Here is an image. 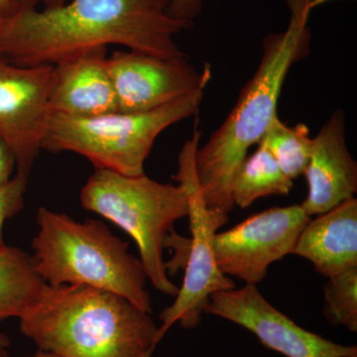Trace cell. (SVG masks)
Returning a JSON list of instances; mask_svg holds the SVG:
<instances>
[{
	"mask_svg": "<svg viewBox=\"0 0 357 357\" xmlns=\"http://www.w3.org/2000/svg\"><path fill=\"white\" fill-rule=\"evenodd\" d=\"M53 65L22 67L0 58V139L28 177L42 150L51 112Z\"/></svg>",
	"mask_w": 357,
	"mask_h": 357,
	"instance_id": "9",
	"label": "cell"
},
{
	"mask_svg": "<svg viewBox=\"0 0 357 357\" xmlns=\"http://www.w3.org/2000/svg\"><path fill=\"white\" fill-rule=\"evenodd\" d=\"M202 8L203 0H171L168 11L174 20L194 24Z\"/></svg>",
	"mask_w": 357,
	"mask_h": 357,
	"instance_id": "20",
	"label": "cell"
},
{
	"mask_svg": "<svg viewBox=\"0 0 357 357\" xmlns=\"http://www.w3.org/2000/svg\"><path fill=\"white\" fill-rule=\"evenodd\" d=\"M311 220L301 204L272 208L255 213L213 238L218 269L246 285H257L266 278L274 262L289 255L302 230Z\"/></svg>",
	"mask_w": 357,
	"mask_h": 357,
	"instance_id": "8",
	"label": "cell"
},
{
	"mask_svg": "<svg viewBox=\"0 0 357 357\" xmlns=\"http://www.w3.org/2000/svg\"><path fill=\"white\" fill-rule=\"evenodd\" d=\"M324 317L333 326L357 333V267L328 278L325 289Z\"/></svg>",
	"mask_w": 357,
	"mask_h": 357,
	"instance_id": "18",
	"label": "cell"
},
{
	"mask_svg": "<svg viewBox=\"0 0 357 357\" xmlns=\"http://www.w3.org/2000/svg\"><path fill=\"white\" fill-rule=\"evenodd\" d=\"M204 314L243 326L268 349L286 357H357L356 345L337 344L301 328L272 306L256 285L211 294Z\"/></svg>",
	"mask_w": 357,
	"mask_h": 357,
	"instance_id": "10",
	"label": "cell"
},
{
	"mask_svg": "<svg viewBox=\"0 0 357 357\" xmlns=\"http://www.w3.org/2000/svg\"><path fill=\"white\" fill-rule=\"evenodd\" d=\"M49 107L51 114L70 117L119 112L107 47L83 51L53 65Z\"/></svg>",
	"mask_w": 357,
	"mask_h": 357,
	"instance_id": "13",
	"label": "cell"
},
{
	"mask_svg": "<svg viewBox=\"0 0 357 357\" xmlns=\"http://www.w3.org/2000/svg\"><path fill=\"white\" fill-rule=\"evenodd\" d=\"M307 21L289 20L286 30L269 33L255 74L220 128L196 153L199 188L206 206L229 215L234 210L231 184L248 150L259 144L277 115V105L289 70L310 54Z\"/></svg>",
	"mask_w": 357,
	"mask_h": 357,
	"instance_id": "3",
	"label": "cell"
},
{
	"mask_svg": "<svg viewBox=\"0 0 357 357\" xmlns=\"http://www.w3.org/2000/svg\"><path fill=\"white\" fill-rule=\"evenodd\" d=\"M171 0H68L51 8H21L0 20V58L31 67L121 45L163 59H187L175 37L194 24L174 20Z\"/></svg>",
	"mask_w": 357,
	"mask_h": 357,
	"instance_id": "1",
	"label": "cell"
},
{
	"mask_svg": "<svg viewBox=\"0 0 357 357\" xmlns=\"http://www.w3.org/2000/svg\"><path fill=\"white\" fill-rule=\"evenodd\" d=\"M196 128L178 157L175 178L184 188L189 201L192 238L187 241L184 280L171 306L160 314L158 344L175 324L185 330L198 328L211 294L236 288V283L218 269L213 252L217 230L229 222V215L206 206L196 170V153L202 132Z\"/></svg>",
	"mask_w": 357,
	"mask_h": 357,
	"instance_id": "7",
	"label": "cell"
},
{
	"mask_svg": "<svg viewBox=\"0 0 357 357\" xmlns=\"http://www.w3.org/2000/svg\"><path fill=\"white\" fill-rule=\"evenodd\" d=\"M20 8V0H0V20L9 17Z\"/></svg>",
	"mask_w": 357,
	"mask_h": 357,
	"instance_id": "24",
	"label": "cell"
},
{
	"mask_svg": "<svg viewBox=\"0 0 357 357\" xmlns=\"http://www.w3.org/2000/svg\"><path fill=\"white\" fill-rule=\"evenodd\" d=\"M16 170L15 160L6 143L0 139V185L13 177Z\"/></svg>",
	"mask_w": 357,
	"mask_h": 357,
	"instance_id": "22",
	"label": "cell"
},
{
	"mask_svg": "<svg viewBox=\"0 0 357 357\" xmlns=\"http://www.w3.org/2000/svg\"><path fill=\"white\" fill-rule=\"evenodd\" d=\"M151 314L109 291L47 286L20 319V331L60 357H151L158 344Z\"/></svg>",
	"mask_w": 357,
	"mask_h": 357,
	"instance_id": "2",
	"label": "cell"
},
{
	"mask_svg": "<svg viewBox=\"0 0 357 357\" xmlns=\"http://www.w3.org/2000/svg\"><path fill=\"white\" fill-rule=\"evenodd\" d=\"M290 13V20L309 21L310 13L314 7L332 0H284Z\"/></svg>",
	"mask_w": 357,
	"mask_h": 357,
	"instance_id": "21",
	"label": "cell"
},
{
	"mask_svg": "<svg viewBox=\"0 0 357 357\" xmlns=\"http://www.w3.org/2000/svg\"><path fill=\"white\" fill-rule=\"evenodd\" d=\"M79 201L84 210L107 218L134 239L147 280L156 290L177 296L178 287L171 281L163 252L175 234V222L189 215L182 185L163 184L145 174L126 176L96 168L82 189Z\"/></svg>",
	"mask_w": 357,
	"mask_h": 357,
	"instance_id": "5",
	"label": "cell"
},
{
	"mask_svg": "<svg viewBox=\"0 0 357 357\" xmlns=\"http://www.w3.org/2000/svg\"><path fill=\"white\" fill-rule=\"evenodd\" d=\"M204 91H192L144 112H114L91 117L51 114L42 149L74 152L96 168L126 176L143 175L156 138L173 124L196 114Z\"/></svg>",
	"mask_w": 357,
	"mask_h": 357,
	"instance_id": "6",
	"label": "cell"
},
{
	"mask_svg": "<svg viewBox=\"0 0 357 357\" xmlns=\"http://www.w3.org/2000/svg\"><path fill=\"white\" fill-rule=\"evenodd\" d=\"M0 357H11L7 352L6 349H0Z\"/></svg>",
	"mask_w": 357,
	"mask_h": 357,
	"instance_id": "27",
	"label": "cell"
},
{
	"mask_svg": "<svg viewBox=\"0 0 357 357\" xmlns=\"http://www.w3.org/2000/svg\"><path fill=\"white\" fill-rule=\"evenodd\" d=\"M23 357H60L56 356V354H51V352H47L43 351H39L36 352V354H33V356H23Z\"/></svg>",
	"mask_w": 357,
	"mask_h": 357,
	"instance_id": "26",
	"label": "cell"
},
{
	"mask_svg": "<svg viewBox=\"0 0 357 357\" xmlns=\"http://www.w3.org/2000/svg\"><path fill=\"white\" fill-rule=\"evenodd\" d=\"M293 181L286 177L273 155L263 146L246 157L234 175L231 199L234 206L246 208L264 197L285 196L291 192Z\"/></svg>",
	"mask_w": 357,
	"mask_h": 357,
	"instance_id": "16",
	"label": "cell"
},
{
	"mask_svg": "<svg viewBox=\"0 0 357 357\" xmlns=\"http://www.w3.org/2000/svg\"><path fill=\"white\" fill-rule=\"evenodd\" d=\"M10 345V340L3 333H0V349H7Z\"/></svg>",
	"mask_w": 357,
	"mask_h": 357,
	"instance_id": "25",
	"label": "cell"
},
{
	"mask_svg": "<svg viewBox=\"0 0 357 357\" xmlns=\"http://www.w3.org/2000/svg\"><path fill=\"white\" fill-rule=\"evenodd\" d=\"M37 225L32 258L47 285L109 291L152 314L142 263L129 253L128 243L114 236L105 223L91 218L77 222L67 213L41 206Z\"/></svg>",
	"mask_w": 357,
	"mask_h": 357,
	"instance_id": "4",
	"label": "cell"
},
{
	"mask_svg": "<svg viewBox=\"0 0 357 357\" xmlns=\"http://www.w3.org/2000/svg\"><path fill=\"white\" fill-rule=\"evenodd\" d=\"M27 185L28 177L20 174L0 185V249L6 245L3 239L4 223L22 210Z\"/></svg>",
	"mask_w": 357,
	"mask_h": 357,
	"instance_id": "19",
	"label": "cell"
},
{
	"mask_svg": "<svg viewBox=\"0 0 357 357\" xmlns=\"http://www.w3.org/2000/svg\"><path fill=\"white\" fill-rule=\"evenodd\" d=\"M68 0H20V4L21 8H38V6H43V8H51L62 6Z\"/></svg>",
	"mask_w": 357,
	"mask_h": 357,
	"instance_id": "23",
	"label": "cell"
},
{
	"mask_svg": "<svg viewBox=\"0 0 357 357\" xmlns=\"http://www.w3.org/2000/svg\"><path fill=\"white\" fill-rule=\"evenodd\" d=\"M345 114L337 109L312 138L305 170L309 192L301 204L309 217L332 210L357 192V164L345 137Z\"/></svg>",
	"mask_w": 357,
	"mask_h": 357,
	"instance_id": "12",
	"label": "cell"
},
{
	"mask_svg": "<svg viewBox=\"0 0 357 357\" xmlns=\"http://www.w3.org/2000/svg\"><path fill=\"white\" fill-rule=\"evenodd\" d=\"M107 68L119 112H144L181 96L204 89L211 79L210 65L199 70L189 58L163 59L135 51H115Z\"/></svg>",
	"mask_w": 357,
	"mask_h": 357,
	"instance_id": "11",
	"label": "cell"
},
{
	"mask_svg": "<svg viewBox=\"0 0 357 357\" xmlns=\"http://www.w3.org/2000/svg\"><path fill=\"white\" fill-rule=\"evenodd\" d=\"M259 144L273 155L286 177L294 181L304 175L312 149L306 124L288 126L276 116Z\"/></svg>",
	"mask_w": 357,
	"mask_h": 357,
	"instance_id": "17",
	"label": "cell"
},
{
	"mask_svg": "<svg viewBox=\"0 0 357 357\" xmlns=\"http://www.w3.org/2000/svg\"><path fill=\"white\" fill-rule=\"evenodd\" d=\"M47 286L32 255L14 246L0 249V323L24 316L37 304Z\"/></svg>",
	"mask_w": 357,
	"mask_h": 357,
	"instance_id": "15",
	"label": "cell"
},
{
	"mask_svg": "<svg viewBox=\"0 0 357 357\" xmlns=\"http://www.w3.org/2000/svg\"><path fill=\"white\" fill-rule=\"evenodd\" d=\"M293 255L309 260L326 278L357 267V199H347L310 220Z\"/></svg>",
	"mask_w": 357,
	"mask_h": 357,
	"instance_id": "14",
	"label": "cell"
}]
</instances>
